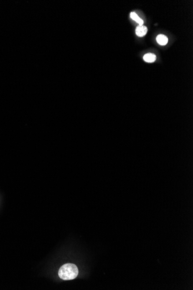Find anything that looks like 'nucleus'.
<instances>
[{
	"mask_svg": "<svg viewBox=\"0 0 193 290\" xmlns=\"http://www.w3.org/2000/svg\"><path fill=\"white\" fill-rule=\"evenodd\" d=\"M144 60L147 63H153L156 60V56L155 54L149 53L144 56Z\"/></svg>",
	"mask_w": 193,
	"mask_h": 290,
	"instance_id": "nucleus-4",
	"label": "nucleus"
},
{
	"mask_svg": "<svg viewBox=\"0 0 193 290\" xmlns=\"http://www.w3.org/2000/svg\"><path fill=\"white\" fill-rule=\"evenodd\" d=\"M147 32H148V28L144 25L138 26L136 27V30H135L136 34L140 37H142L145 36Z\"/></svg>",
	"mask_w": 193,
	"mask_h": 290,
	"instance_id": "nucleus-2",
	"label": "nucleus"
},
{
	"mask_svg": "<svg viewBox=\"0 0 193 290\" xmlns=\"http://www.w3.org/2000/svg\"><path fill=\"white\" fill-rule=\"evenodd\" d=\"M79 271L75 265L66 263L63 265L58 271V276L64 280H71L78 276Z\"/></svg>",
	"mask_w": 193,
	"mask_h": 290,
	"instance_id": "nucleus-1",
	"label": "nucleus"
},
{
	"mask_svg": "<svg viewBox=\"0 0 193 290\" xmlns=\"http://www.w3.org/2000/svg\"><path fill=\"white\" fill-rule=\"evenodd\" d=\"M156 41L160 45H165L168 42V39L165 35L163 34H159L157 35L156 38Z\"/></svg>",
	"mask_w": 193,
	"mask_h": 290,
	"instance_id": "nucleus-3",
	"label": "nucleus"
},
{
	"mask_svg": "<svg viewBox=\"0 0 193 290\" xmlns=\"http://www.w3.org/2000/svg\"><path fill=\"white\" fill-rule=\"evenodd\" d=\"M130 18L134 20H135L136 23H138L139 26H142L144 24V20L140 19V17H138V16L136 15L135 12H131L130 13Z\"/></svg>",
	"mask_w": 193,
	"mask_h": 290,
	"instance_id": "nucleus-5",
	"label": "nucleus"
}]
</instances>
